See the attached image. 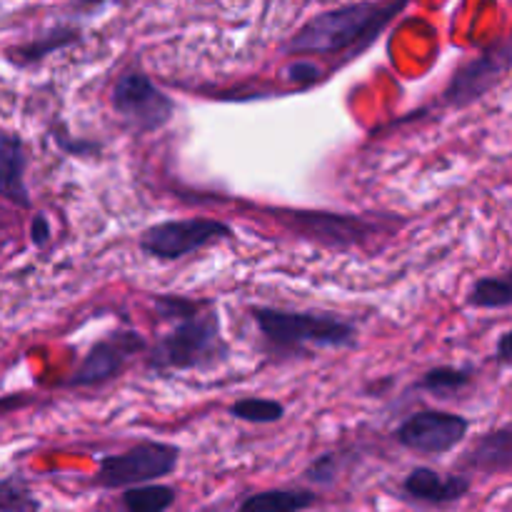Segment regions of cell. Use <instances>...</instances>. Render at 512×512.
I'll use <instances>...</instances> for the list:
<instances>
[{
    "mask_svg": "<svg viewBox=\"0 0 512 512\" xmlns=\"http://www.w3.org/2000/svg\"><path fill=\"white\" fill-rule=\"evenodd\" d=\"M155 308L163 318L175 320V323L150 348V370H158V373L210 370L228 360V343L220 333V318L213 308L185 298H168V295L158 298Z\"/></svg>",
    "mask_w": 512,
    "mask_h": 512,
    "instance_id": "1",
    "label": "cell"
},
{
    "mask_svg": "<svg viewBox=\"0 0 512 512\" xmlns=\"http://www.w3.org/2000/svg\"><path fill=\"white\" fill-rule=\"evenodd\" d=\"M405 0L393 3H358L315 15L293 35L288 53H340L350 45L368 43L393 20Z\"/></svg>",
    "mask_w": 512,
    "mask_h": 512,
    "instance_id": "2",
    "label": "cell"
},
{
    "mask_svg": "<svg viewBox=\"0 0 512 512\" xmlns=\"http://www.w3.org/2000/svg\"><path fill=\"white\" fill-rule=\"evenodd\" d=\"M260 335L278 358L310 355V348H350L355 345V325L338 315L293 313L283 308L250 310Z\"/></svg>",
    "mask_w": 512,
    "mask_h": 512,
    "instance_id": "3",
    "label": "cell"
},
{
    "mask_svg": "<svg viewBox=\"0 0 512 512\" xmlns=\"http://www.w3.org/2000/svg\"><path fill=\"white\" fill-rule=\"evenodd\" d=\"M178 460L180 450L175 445L140 443L135 448L125 450V453L100 458L95 483L108 490L153 483V480L168 478L178 468Z\"/></svg>",
    "mask_w": 512,
    "mask_h": 512,
    "instance_id": "4",
    "label": "cell"
},
{
    "mask_svg": "<svg viewBox=\"0 0 512 512\" xmlns=\"http://www.w3.org/2000/svg\"><path fill=\"white\" fill-rule=\"evenodd\" d=\"M113 110L138 133H155L175 115V100L158 88L143 70L120 75L110 95Z\"/></svg>",
    "mask_w": 512,
    "mask_h": 512,
    "instance_id": "5",
    "label": "cell"
},
{
    "mask_svg": "<svg viewBox=\"0 0 512 512\" xmlns=\"http://www.w3.org/2000/svg\"><path fill=\"white\" fill-rule=\"evenodd\" d=\"M233 228L213 218H185L165 220L143 230L138 245L145 255L158 260H178L215 240L233 238Z\"/></svg>",
    "mask_w": 512,
    "mask_h": 512,
    "instance_id": "6",
    "label": "cell"
},
{
    "mask_svg": "<svg viewBox=\"0 0 512 512\" xmlns=\"http://www.w3.org/2000/svg\"><path fill=\"white\" fill-rule=\"evenodd\" d=\"M512 68V43L500 40L460 65L443 93V103L450 108H468L475 100L485 98Z\"/></svg>",
    "mask_w": 512,
    "mask_h": 512,
    "instance_id": "7",
    "label": "cell"
},
{
    "mask_svg": "<svg viewBox=\"0 0 512 512\" xmlns=\"http://www.w3.org/2000/svg\"><path fill=\"white\" fill-rule=\"evenodd\" d=\"M468 430L470 423L463 415L443 413V410H420L400 425L395 438L403 448L435 458V455H445L458 448Z\"/></svg>",
    "mask_w": 512,
    "mask_h": 512,
    "instance_id": "8",
    "label": "cell"
},
{
    "mask_svg": "<svg viewBox=\"0 0 512 512\" xmlns=\"http://www.w3.org/2000/svg\"><path fill=\"white\" fill-rule=\"evenodd\" d=\"M145 348V340L133 330H115L108 338L95 343L90 353L85 355L80 368L75 370L68 385L73 388H95L108 380L118 378L125 370V365Z\"/></svg>",
    "mask_w": 512,
    "mask_h": 512,
    "instance_id": "9",
    "label": "cell"
},
{
    "mask_svg": "<svg viewBox=\"0 0 512 512\" xmlns=\"http://www.w3.org/2000/svg\"><path fill=\"white\" fill-rule=\"evenodd\" d=\"M470 493L468 475H443L433 468H415L403 483V498L423 505L458 503Z\"/></svg>",
    "mask_w": 512,
    "mask_h": 512,
    "instance_id": "10",
    "label": "cell"
},
{
    "mask_svg": "<svg viewBox=\"0 0 512 512\" xmlns=\"http://www.w3.org/2000/svg\"><path fill=\"white\" fill-rule=\"evenodd\" d=\"M295 225H298L303 233H313L315 238L323 240L328 245H355L365 238V235L373 233L370 225H365L363 220L350 218V215H328V213H295L293 215Z\"/></svg>",
    "mask_w": 512,
    "mask_h": 512,
    "instance_id": "11",
    "label": "cell"
},
{
    "mask_svg": "<svg viewBox=\"0 0 512 512\" xmlns=\"http://www.w3.org/2000/svg\"><path fill=\"white\" fill-rule=\"evenodd\" d=\"M25 165H28V158H25L23 140L18 135L0 133V195L20 208H30Z\"/></svg>",
    "mask_w": 512,
    "mask_h": 512,
    "instance_id": "12",
    "label": "cell"
},
{
    "mask_svg": "<svg viewBox=\"0 0 512 512\" xmlns=\"http://www.w3.org/2000/svg\"><path fill=\"white\" fill-rule=\"evenodd\" d=\"M463 465L475 473H510L512 470V423L485 433L465 455Z\"/></svg>",
    "mask_w": 512,
    "mask_h": 512,
    "instance_id": "13",
    "label": "cell"
},
{
    "mask_svg": "<svg viewBox=\"0 0 512 512\" xmlns=\"http://www.w3.org/2000/svg\"><path fill=\"white\" fill-rule=\"evenodd\" d=\"M318 503V495L310 490H265L255 493L240 503V510L255 512H298L313 508Z\"/></svg>",
    "mask_w": 512,
    "mask_h": 512,
    "instance_id": "14",
    "label": "cell"
},
{
    "mask_svg": "<svg viewBox=\"0 0 512 512\" xmlns=\"http://www.w3.org/2000/svg\"><path fill=\"white\" fill-rule=\"evenodd\" d=\"M75 40H80V30L63 25V28L48 30V33L40 35L33 43H25L20 45V48H15L13 53H10V58L18 65H33L38 63V60H43L45 55L55 53V50L65 48V45H73Z\"/></svg>",
    "mask_w": 512,
    "mask_h": 512,
    "instance_id": "15",
    "label": "cell"
},
{
    "mask_svg": "<svg viewBox=\"0 0 512 512\" xmlns=\"http://www.w3.org/2000/svg\"><path fill=\"white\" fill-rule=\"evenodd\" d=\"M468 303L480 310H500L512 305V270L495 278H480L468 295Z\"/></svg>",
    "mask_w": 512,
    "mask_h": 512,
    "instance_id": "16",
    "label": "cell"
},
{
    "mask_svg": "<svg viewBox=\"0 0 512 512\" xmlns=\"http://www.w3.org/2000/svg\"><path fill=\"white\" fill-rule=\"evenodd\" d=\"M175 490L168 485H133L125 488L123 505L130 512H163L175 505Z\"/></svg>",
    "mask_w": 512,
    "mask_h": 512,
    "instance_id": "17",
    "label": "cell"
},
{
    "mask_svg": "<svg viewBox=\"0 0 512 512\" xmlns=\"http://www.w3.org/2000/svg\"><path fill=\"white\" fill-rule=\"evenodd\" d=\"M230 415L238 420H245V423L268 425V423H278V420H283L285 408L283 403L270 398H243V400H235V403L230 405Z\"/></svg>",
    "mask_w": 512,
    "mask_h": 512,
    "instance_id": "18",
    "label": "cell"
},
{
    "mask_svg": "<svg viewBox=\"0 0 512 512\" xmlns=\"http://www.w3.org/2000/svg\"><path fill=\"white\" fill-rule=\"evenodd\" d=\"M473 373L468 368H455V365H443V368H433L423 375L418 388L428 390L433 395H453L458 390L468 388Z\"/></svg>",
    "mask_w": 512,
    "mask_h": 512,
    "instance_id": "19",
    "label": "cell"
},
{
    "mask_svg": "<svg viewBox=\"0 0 512 512\" xmlns=\"http://www.w3.org/2000/svg\"><path fill=\"white\" fill-rule=\"evenodd\" d=\"M40 503L18 480H0V510H38Z\"/></svg>",
    "mask_w": 512,
    "mask_h": 512,
    "instance_id": "20",
    "label": "cell"
},
{
    "mask_svg": "<svg viewBox=\"0 0 512 512\" xmlns=\"http://www.w3.org/2000/svg\"><path fill=\"white\" fill-rule=\"evenodd\" d=\"M338 478V458L333 453H325L320 458H315L313 463L305 468V480H310L313 485H323V488H330Z\"/></svg>",
    "mask_w": 512,
    "mask_h": 512,
    "instance_id": "21",
    "label": "cell"
},
{
    "mask_svg": "<svg viewBox=\"0 0 512 512\" xmlns=\"http://www.w3.org/2000/svg\"><path fill=\"white\" fill-rule=\"evenodd\" d=\"M285 75H288V80H295V83H313V80H318L320 70L318 65L308 63V60H298V63H293L285 70Z\"/></svg>",
    "mask_w": 512,
    "mask_h": 512,
    "instance_id": "22",
    "label": "cell"
},
{
    "mask_svg": "<svg viewBox=\"0 0 512 512\" xmlns=\"http://www.w3.org/2000/svg\"><path fill=\"white\" fill-rule=\"evenodd\" d=\"M30 240H33V245H38V248H43L50 240V223L43 213L35 215L33 223H30Z\"/></svg>",
    "mask_w": 512,
    "mask_h": 512,
    "instance_id": "23",
    "label": "cell"
},
{
    "mask_svg": "<svg viewBox=\"0 0 512 512\" xmlns=\"http://www.w3.org/2000/svg\"><path fill=\"white\" fill-rule=\"evenodd\" d=\"M498 358L500 360H512V330L498 340Z\"/></svg>",
    "mask_w": 512,
    "mask_h": 512,
    "instance_id": "24",
    "label": "cell"
},
{
    "mask_svg": "<svg viewBox=\"0 0 512 512\" xmlns=\"http://www.w3.org/2000/svg\"><path fill=\"white\" fill-rule=\"evenodd\" d=\"M80 5H85V8H95V5H103L105 0H78Z\"/></svg>",
    "mask_w": 512,
    "mask_h": 512,
    "instance_id": "25",
    "label": "cell"
}]
</instances>
